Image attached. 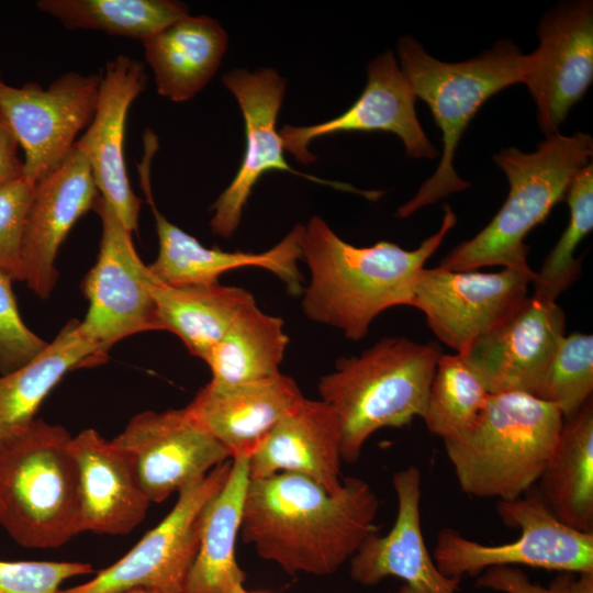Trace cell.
Masks as SVG:
<instances>
[{"label": "cell", "instance_id": "6da1fadb", "mask_svg": "<svg viewBox=\"0 0 593 593\" xmlns=\"http://www.w3.org/2000/svg\"><path fill=\"white\" fill-rule=\"evenodd\" d=\"M379 506L360 478H344L340 489L329 493L307 477L280 472L248 480L239 535L290 575H328L378 530Z\"/></svg>", "mask_w": 593, "mask_h": 593}, {"label": "cell", "instance_id": "7a4b0ae2", "mask_svg": "<svg viewBox=\"0 0 593 593\" xmlns=\"http://www.w3.org/2000/svg\"><path fill=\"white\" fill-rule=\"evenodd\" d=\"M457 215L444 206L439 230L415 249L380 240L357 247L343 240L320 216L304 225L302 258L310 270L302 309L312 321L342 331L350 340L362 339L383 311L410 305L427 259L456 225Z\"/></svg>", "mask_w": 593, "mask_h": 593}, {"label": "cell", "instance_id": "3957f363", "mask_svg": "<svg viewBox=\"0 0 593 593\" xmlns=\"http://www.w3.org/2000/svg\"><path fill=\"white\" fill-rule=\"evenodd\" d=\"M441 355L433 342L384 337L359 356L339 358L335 370L320 379L321 400L339 425L343 461L356 462L377 430L424 417Z\"/></svg>", "mask_w": 593, "mask_h": 593}, {"label": "cell", "instance_id": "277c9868", "mask_svg": "<svg viewBox=\"0 0 593 593\" xmlns=\"http://www.w3.org/2000/svg\"><path fill=\"white\" fill-rule=\"evenodd\" d=\"M563 416L523 392L490 394L473 424L444 440L460 489L475 497L512 501L537 483Z\"/></svg>", "mask_w": 593, "mask_h": 593}, {"label": "cell", "instance_id": "5b68a950", "mask_svg": "<svg viewBox=\"0 0 593 593\" xmlns=\"http://www.w3.org/2000/svg\"><path fill=\"white\" fill-rule=\"evenodd\" d=\"M592 154L593 138L583 132L548 136L532 153L502 148L493 160L508 180L505 202L483 230L451 249L438 267L465 271L502 266L530 271L525 237L564 200L573 177L592 161Z\"/></svg>", "mask_w": 593, "mask_h": 593}, {"label": "cell", "instance_id": "8992f818", "mask_svg": "<svg viewBox=\"0 0 593 593\" xmlns=\"http://www.w3.org/2000/svg\"><path fill=\"white\" fill-rule=\"evenodd\" d=\"M400 67L416 98L426 102L441 131L443 153L435 172L417 193L398 209L396 216L409 217L422 208L470 183L454 167L456 149L470 121L488 99L502 89L522 82L526 55L508 40L460 63H445L430 56L413 37L398 43Z\"/></svg>", "mask_w": 593, "mask_h": 593}, {"label": "cell", "instance_id": "52a82bcc", "mask_svg": "<svg viewBox=\"0 0 593 593\" xmlns=\"http://www.w3.org/2000/svg\"><path fill=\"white\" fill-rule=\"evenodd\" d=\"M71 435L35 418L0 443V526L25 548H58L80 534Z\"/></svg>", "mask_w": 593, "mask_h": 593}, {"label": "cell", "instance_id": "ba28073f", "mask_svg": "<svg viewBox=\"0 0 593 593\" xmlns=\"http://www.w3.org/2000/svg\"><path fill=\"white\" fill-rule=\"evenodd\" d=\"M496 511L511 528H519V538L500 545H486L445 527L436 536L433 559L448 578L479 575L499 566H527L548 571L593 572V534L573 529L547 507L537 490L518 499L499 501Z\"/></svg>", "mask_w": 593, "mask_h": 593}, {"label": "cell", "instance_id": "9c48e42d", "mask_svg": "<svg viewBox=\"0 0 593 593\" xmlns=\"http://www.w3.org/2000/svg\"><path fill=\"white\" fill-rule=\"evenodd\" d=\"M232 460L184 486L170 512L124 556L92 579L61 589L59 593H124L149 589L182 593L199 549L205 508L223 488Z\"/></svg>", "mask_w": 593, "mask_h": 593}, {"label": "cell", "instance_id": "30bf717a", "mask_svg": "<svg viewBox=\"0 0 593 593\" xmlns=\"http://www.w3.org/2000/svg\"><path fill=\"white\" fill-rule=\"evenodd\" d=\"M93 210L101 221L100 248L81 283L89 306L79 329L107 361L120 340L160 328L149 290L152 273L134 247L132 232L100 195Z\"/></svg>", "mask_w": 593, "mask_h": 593}, {"label": "cell", "instance_id": "8fae6325", "mask_svg": "<svg viewBox=\"0 0 593 593\" xmlns=\"http://www.w3.org/2000/svg\"><path fill=\"white\" fill-rule=\"evenodd\" d=\"M101 75L67 72L47 89L35 82L18 88L0 72V114L24 153V176L37 182L59 165L90 124Z\"/></svg>", "mask_w": 593, "mask_h": 593}, {"label": "cell", "instance_id": "7c38bea8", "mask_svg": "<svg viewBox=\"0 0 593 593\" xmlns=\"http://www.w3.org/2000/svg\"><path fill=\"white\" fill-rule=\"evenodd\" d=\"M534 275L533 270L512 268L497 272L423 268L412 306L425 314L441 343L463 354L522 305Z\"/></svg>", "mask_w": 593, "mask_h": 593}, {"label": "cell", "instance_id": "4fadbf2b", "mask_svg": "<svg viewBox=\"0 0 593 593\" xmlns=\"http://www.w3.org/2000/svg\"><path fill=\"white\" fill-rule=\"evenodd\" d=\"M222 81L236 98L243 113L245 150L237 174L211 208L213 216L210 227L214 235L228 238L235 233L254 187L271 170L299 175L314 182L363 194L368 199H378L382 194L381 191H362L347 183L322 180L290 167L276 128L286 91V80L277 71L269 68L255 72L236 69L225 74Z\"/></svg>", "mask_w": 593, "mask_h": 593}, {"label": "cell", "instance_id": "5bb4252c", "mask_svg": "<svg viewBox=\"0 0 593 593\" xmlns=\"http://www.w3.org/2000/svg\"><path fill=\"white\" fill-rule=\"evenodd\" d=\"M112 440L131 457L150 503L166 501L231 458L187 407L143 411Z\"/></svg>", "mask_w": 593, "mask_h": 593}, {"label": "cell", "instance_id": "9a60e30c", "mask_svg": "<svg viewBox=\"0 0 593 593\" xmlns=\"http://www.w3.org/2000/svg\"><path fill=\"white\" fill-rule=\"evenodd\" d=\"M538 36V48L526 55L521 83L527 86L539 127L548 137L559 133L593 80L592 1L557 5L542 16Z\"/></svg>", "mask_w": 593, "mask_h": 593}, {"label": "cell", "instance_id": "2e32d148", "mask_svg": "<svg viewBox=\"0 0 593 593\" xmlns=\"http://www.w3.org/2000/svg\"><path fill=\"white\" fill-rule=\"evenodd\" d=\"M564 331L563 310L532 295L460 355L490 394L523 392L537 398Z\"/></svg>", "mask_w": 593, "mask_h": 593}, {"label": "cell", "instance_id": "e0dca14e", "mask_svg": "<svg viewBox=\"0 0 593 593\" xmlns=\"http://www.w3.org/2000/svg\"><path fill=\"white\" fill-rule=\"evenodd\" d=\"M99 195L78 141L59 165L35 182L21 244V272L22 281L38 298L52 294L58 280L59 247L76 222L93 210Z\"/></svg>", "mask_w": 593, "mask_h": 593}, {"label": "cell", "instance_id": "ac0fdd59", "mask_svg": "<svg viewBox=\"0 0 593 593\" xmlns=\"http://www.w3.org/2000/svg\"><path fill=\"white\" fill-rule=\"evenodd\" d=\"M416 97L391 51L368 66L365 89L340 115L307 126L284 125L280 131L284 150L300 163L316 160L307 147L312 141L345 132H390L403 143L412 158H435L437 149L425 134L416 111Z\"/></svg>", "mask_w": 593, "mask_h": 593}, {"label": "cell", "instance_id": "d6986e66", "mask_svg": "<svg viewBox=\"0 0 593 593\" xmlns=\"http://www.w3.org/2000/svg\"><path fill=\"white\" fill-rule=\"evenodd\" d=\"M398 502L395 521L384 536L369 534L349 559L350 578L365 586L388 577L404 582L391 593H458L460 578H448L437 568L426 547L421 523L422 473L416 466L394 472Z\"/></svg>", "mask_w": 593, "mask_h": 593}, {"label": "cell", "instance_id": "ffe728a7", "mask_svg": "<svg viewBox=\"0 0 593 593\" xmlns=\"http://www.w3.org/2000/svg\"><path fill=\"white\" fill-rule=\"evenodd\" d=\"M146 86L141 61L124 55L109 60L101 75L93 118L77 139L87 153L100 197L132 233L137 232L142 200L130 184L123 142L128 109Z\"/></svg>", "mask_w": 593, "mask_h": 593}, {"label": "cell", "instance_id": "44dd1931", "mask_svg": "<svg viewBox=\"0 0 593 593\" xmlns=\"http://www.w3.org/2000/svg\"><path fill=\"white\" fill-rule=\"evenodd\" d=\"M158 236V255L148 269L158 282L169 286L213 284L222 273L244 267L270 271L284 282L292 295L303 292L298 261L302 258L304 225L296 224L278 244L262 253L206 248L193 236L169 222L146 194Z\"/></svg>", "mask_w": 593, "mask_h": 593}, {"label": "cell", "instance_id": "7402d4cb", "mask_svg": "<svg viewBox=\"0 0 593 593\" xmlns=\"http://www.w3.org/2000/svg\"><path fill=\"white\" fill-rule=\"evenodd\" d=\"M68 448L78 473L81 533L123 536L134 530L150 501L131 457L93 428L71 436Z\"/></svg>", "mask_w": 593, "mask_h": 593}, {"label": "cell", "instance_id": "603a6c76", "mask_svg": "<svg viewBox=\"0 0 593 593\" xmlns=\"http://www.w3.org/2000/svg\"><path fill=\"white\" fill-rule=\"evenodd\" d=\"M303 399L296 382L280 372L235 385L210 381L186 407L232 459L249 458L273 426Z\"/></svg>", "mask_w": 593, "mask_h": 593}, {"label": "cell", "instance_id": "cb8c5ba5", "mask_svg": "<svg viewBox=\"0 0 593 593\" xmlns=\"http://www.w3.org/2000/svg\"><path fill=\"white\" fill-rule=\"evenodd\" d=\"M342 461L335 413L324 401L304 398L248 458V474L249 479H257L280 472L296 473L336 493L343 482Z\"/></svg>", "mask_w": 593, "mask_h": 593}, {"label": "cell", "instance_id": "d4e9b609", "mask_svg": "<svg viewBox=\"0 0 593 593\" xmlns=\"http://www.w3.org/2000/svg\"><path fill=\"white\" fill-rule=\"evenodd\" d=\"M227 42L216 20L190 14L143 40L157 92L174 102L192 99L216 72Z\"/></svg>", "mask_w": 593, "mask_h": 593}, {"label": "cell", "instance_id": "484cf974", "mask_svg": "<svg viewBox=\"0 0 593 593\" xmlns=\"http://www.w3.org/2000/svg\"><path fill=\"white\" fill-rule=\"evenodd\" d=\"M149 290L160 331L175 334L203 361L236 320L256 304L248 290L219 282L169 286L152 276Z\"/></svg>", "mask_w": 593, "mask_h": 593}, {"label": "cell", "instance_id": "4316f807", "mask_svg": "<svg viewBox=\"0 0 593 593\" xmlns=\"http://www.w3.org/2000/svg\"><path fill=\"white\" fill-rule=\"evenodd\" d=\"M103 362L98 348L82 336L79 321H68L33 361L0 374V443L36 418L45 399L69 371Z\"/></svg>", "mask_w": 593, "mask_h": 593}, {"label": "cell", "instance_id": "83f0119b", "mask_svg": "<svg viewBox=\"0 0 593 593\" xmlns=\"http://www.w3.org/2000/svg\"><path fill=\"white\" fill-rule=\"evenodd\" d=\"M541 500L567 526L593 534V402L563 418L537 481Z\"/></svg>", "mask_w": 593, "mask_h": 593}, {"label": "cell", "instance_id": "f1b7e54d", "mask_svg": "<svg viewBox=\"0 0 593 593\" xmlns=\"http://www.w3.org/2000/svg\"><path fill=\"white\" fill-rule=\"evenodd\" d=\"M248 480V458L232 459L225 484L205 508L199 549L182 593H235L245 586L236 541Z\"/></svg>", "mask_w": 593, "mask_h": 593}, {"label": "cell", "instance_id": "f546056e", "mask_svg": "<svg viewBox=\"0 0 593 593\" xmlns=\"http://www.w3.org/2000/svg\"><path fill=\"white\" fill-rule=\"evenodd\" d=\"M288 343L282 320L253 305L204 360L212 373L211 382L235 385L279 374Z\"/></svg>", "mask_w": 593, "mask_h": 593}, {"label": "cell", "instance_id": "4dcf8cb0", "mask_svg": "<svg viewBox=\"0 0 593 593\" xmlns=\"http://www.w3.org/2000/svg\"><path fill=\"white\" fill-rule=\"evenodd\" d=\"M36 7L69 30H94L141 41L189 14L170 0H40Z\"/></svg>", "mask_w": 593, "mask_h": 593}, {"label": "cell", "instance_id": "1f68e13d", "mask_svg": "<svg viewBox=\"0 0 593 593\" xmlns=\"http://www.w3.org/2000/svg\"><path fill=\"white\" fill-rule=\"evenodd\" d=\"M490 396L460 354L441 355L428 392L423 419L443 440L459 435L478 418Z\"/></svg>", "mask_w": 593, "mask_h": 593}, {"label": "cell", "instance_id": "d6a6232c", "mask_svg": "<svg viewBox=\"0 0 593 593\" xmlns=\"http://www.w3.org/2000/svg\"><path fill=\"white\" fill-rule=\"evenodd\" d=\"M564 200L570 210L569 223L532 281L533 296L551 302H556L581 272V260L574 253L593 228L592 161L575 174Z\"/></svg>", "mask_w": 593, "mask_h": 593}, {"label": "cell", "instance_id": "836d02e7", "mask_svg": "<svg viewBox=\"0 0 593 593\" xmlns=\"http://www.w3.org/2000/svg\"><path fill=\"white\" fill-rule=\"evenodd\" d=\"M592 392L593 336L574 332L561 339L537 398L567 418L592 399Z\"/></svg>", "mask_w": 593, "mask_h": 593}, {"label": "cell", "instance_id": "e575fe53", "mask_svg": "<svg viewBox=\"0 0 593 593\" xmlns=\"http://www.w3.org/2000/svg\"><path fill=\"white\" fill-rule=\"evenodd\" d=\"M12 282L10 277L0 271V374L26 366L48 345L22 320Z\"/></svg>", "mask_w": 593, "mask_h": 593}, {"label": "cell", "instance_id": "d590c367", "mask_svg": "<svg viewBox=\"0 0 593 593\" xmlns=\"http://www.w3.org/2000/svg\"><path fill=\"white\" fill-rule=\"evenodd\" d=\"M35 183L25 176L0 186V271L22 281L21 244Z\"/></svg>", "mask_w": 593, "mask_h": 593}, {"label": "cell", "instance_id": "8d00e7d4", "mask_svg": "<svg viewBox=\"0 0 593 593\" xmlns=\"http://www.w3.org/2000/svg\"><path fill=\"white\" fill-rule=\"evenodd\" d=\"M92 573L80 561L0 560V593H59L65 581Z\"/></svg>", "mask_w": 593, "mask_h": 593}, {"label": "cell", "instance_id": "74e56055", "mask_svg": "<svg viewBox=\"0 0 593 593\" xmlns=\"http://www.w3.org/2000/svg\"><path fill=\"white\" fill-rule=\"evenodd\" d=\"M573 573L559 572L548 586L533 583L517 567L499 566L478 575L475 585L503 593H573Z\"/></svg>", "mask_w": 593, "mask_h": 593}, {"label": "cell", "instance_id": "f35d334b", "mask_svg": "<svg viewBox=\"0 0 593 593\" xmlns=\"http://www.w3.org/2000/svg\"><path fill=\"white\" fill-rule=\"evenodd\" d=\"M19 147L18 139L0 114V186L24 176Z\"/></svg>", "mask_w": 593, "mask_h": 593}, {"label": "cell", "instance_id": "ab89813d", "mask_svg": "<svg viewBox=\"0 0 593 593\" xmlns=\"http://www.w3.org/2000/svg\"><path fill=\"white\" fill-rule=\"evenodd\" d=\"M573 593H593V572L580 573L574 579Z\"/></svg>", "mask_w": 593, "mask_h": 593}, {"label": "cell", "instance_id": "60d3db41", "mask_svg": "<svg viewBox=\"0 0 593 593\" xmlns=\"http://www.w3.org/2000/svg\"><path fill=\"white\" fill-rule=\"evenodd\" d=\"M124 593H160V592L149 590V589H134Z\"/></svg>", "mask_w": 593, "mask_h": 593}, {"label": "cell", "instance_id": "b9f144b4", "mask_svg": "<svg viewBox=\"0 0 593 593\" xmlns=\"http://www.w3.org/2000/svg\"><path fill=\"white\" fill-rule=\"evenodd\" d=\"M235 593H271V592H268V591H249L245 586H242Z\"/></svg>", "mask_w": 593, "mask_h": 593}]
</instances>
